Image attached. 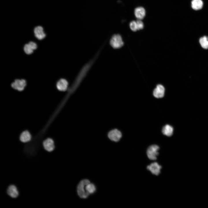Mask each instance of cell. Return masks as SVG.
Instances as JSON below:
<instances>
[{
	"label": "cell",
	"mask_w": 208,
	"mask_h": 208,
	"mask_svg": "<svg viewBox=\"0 0 208 208\" xmlns=\"http://www.w3.org/2000/svg\"><path fill=\"white\" fill-rule=\"evenodd\" d=\"M90 182L89 180L85 179L81 180L79 183L77 187V192L80 198L86 199L89 195L86 191V185Z\"/></svg>",
	"instance_id": "cell-1"
},
{
	"label": "cell",
	"mask_w": 208,
	"mask_h": 208,
	"mask_svg": "<svg viewBox=\"0 0 208 208\" xmlns=\"http://www.w3.org/2000/svg\"><path fill=\"white\" fill-rule=\"evenodd\" d=\"M111 46L114 49H119L124 45V42L121 36L119 34L113 35L110 41Z\"/></svg>",
	"instance_id": "cell-2"
},
{
	"label": "cell",
	"mask_w": 208,
	"mask_h": 208,
	"mask_svg": "<svg viewBox=\"0 0 208 208\" xmlns=\"http://www.w3.org/2000/svg\"><path fill=\"white\" fill-rule=\"evenodd\" d=\"M159 146L156 145L149 146L147 150V155L148 158L151 160H155L157 158L159 154Z\"/></svg>",
	"instance_id": "cell-3"
},
{
	"label": "cell",
	"mask_w": 208,
	"mask_h": 208,
	"mask_svg": "<svg viewBox=\"0 0 208 208\" xmlns=\"http://www.w3.org/2000/svg\"><path fill=\"white\" fill-rule=\"evenodd\" d=\"M27 84L26 81L23 79H15L11 85L12 88L21 91L24 89Z\"/></svg>",
	"instance_id": "cell-4"
},
{
	"label": "cell",
	"mask_w": 208,
	"mask_h": 208,
	"mask_svg": "<svg viewBox=\"0 0 208 208\" xmlns=\"http://www.w3.org/2000/svg\"><path fill=\"white\" fill-rule=\"evenodd\" d=\"M161 166L157 162H154L148 165L147 169L153 174L157 175L160 172Z\"/></svg>",
	"instance_id": "cell-5"
},
{
	"label": "cell",
	"mask_w": 208,
	"mask_h": 208,
	"mask_svg": "<svg viewBox=\"0 0 208 208\" xmlns=\"http://www.w3.org/2000/svg\"><path fill=\"white\" fill-rule=\"evenodd\" d=\"M109 138L112 141L115 142L118 141L122 137L121 132L117 129L111 131L108 133Z\"/></svg>",
	"instance_id": "cell-6"
},
{
	"label": "cell",
	"mask_w": 208,
	"mask_h": 208,
	"mask_svg": "<svg viewBox=\"0 0 208 208\" xmlns=\"http://www.w3.org/2000/svg\"><path fill=\"white\" fill-rule=\"evenodd\" d=\"M35 37L39 40L44 39L46 36L43 27L41 26L36 27L34 30Z\"/></svg>",
	"instance_id": "cell-7"
},
{
	"label": "cell",
	"mask_w": 208,
	"mask_h": 208,
	"mask_svg": "<svg viewBox=\"0 0 208 208\" xmlns=\"http://www.w3.org/2000/svg\"><path fill=\"white\" fill-rule=\"evenodd\" d=\"M165 91L164 87L161 84H158L153 91V95L156 98H161L164 96Z\"/></svg>",
	"instance_id": "cell-8"
},
{
	"label": "cell",
	"mask_w": 208,
	"mask_h": 208,
	"mask_svg": "<svg viewBox=\"0 0 208 208\" xmlns=\"http://www.w3.org/2000/svg\"><path fill=\"white\" fill-rule=\"evenodd\" d=\"M36 44L33 41H30L24 46L23 50L25 52L27 55L32 54L34 50L37 48Z\"/></svg>",
	"instance_id": "cell-9"
},
{
	"label": "cell",
	"mask_w": 208,
	"mask_h": 208,
	"mask_svg": "<svg viewBox=\"0 0 208 208\" xmlns=\"http://www.w3.org/2000/svg\"><path fill=\"white\" fill-rule=\"evenodd\" d=\"M45 149L48 152H51L55 148V145L53 140L51 138H48L44 140L43 143Z\"/></svg>",
	"instance_id": "cell-10"
},
{
	"label": "cell",
	"mask_w": 208,
	"mask_h": 208,
	"mask_svg": "<svg viewBox=\"0 0 208 208\" xmlns=\"http://www.w3.org/2000/svg\"><path fill=\"white\" fill-rule=\"evenodd\" d=\"M56 87L57 89L61 91H66L68 86V82L65 79H61L57 82Z\"/></svg>",
	"instance_id": "cell-11"
},
{
	"label": "cell",
	"mask_w": 208,
	"mask_h": 208,
	"mask_svg": "<svg viewBox=\"0 0 208 208\" xmlns=\"http://www.w3.org/2000/svg\"><path fill=\"white\" fill-rule=\"evenodd\" d=\"M134 13L136 18L138 19L141 20L145 16L146 11L143 7H138L135 9Z\"/></svg>",
	"instance_id": "cell-12"
},
{
	"label": "cell",
	"mask_w": 208,
	"mask_h": 208,
	"mask_svg": "<svg viewBox=\"0 0 208 208\" xmlns=\"http://www.w3.org/2000/svg\"><path fill=\"white\" fill-rule=\"evenodd\" d=\"M7 192L8 194L12 198H16L19 194L15 186L11 185L8 187Z\"/></svg>",
	"instance_id": "cell-13"
},
{
	"label": "cell",
	"mask_w": 208,
	"mask_h": 208,
	"mask_svg": "<svg viewBox=\"0 0 208 208\" xmlns=\"http://www.w3.org/2000/svg\"><path fill=\"white\" fill-rule=\"evenodd\" d=\"M162 131L164 135L168 137L170 136L173 134V128L171 126L166 125L163 127Z\"/></svg>",
	"instance_id": "cell-14"
},
{
	"label": "cell",
	"mask_w": 208,
	"mask_h": 208,
	"mask_svg": "<svg viewBox=\"0 0 208 208\" xmlns=\"http://www.w3.org/2000/svg\"><path fill=\"white\" fill-rule=\"evenodd\" d=\"M31 139V136L29 132L27 131L23 132L21 134L20 139L23 142H27L30 141Z\"/></svg>",
	"instance_id": "cell-15"
},
{
	"label": "cell",
	"mask_w": 208,
	"mask_h": 208,
	"mask_svg": "<svg viewBox=\"0 0 208 208\" xmlns=\"http://www.w3.org/2000/svg\"><path fill=\"white\" fill-rule=\"evenodd\" d=\"M203 2L202 0H192L191 6L194 10H198L202 8Z\"/></svg>",
	"instance_id": "cell-16"
},
{
	"label": "cell",
	"mask_w": 208,
	"mask_h": 208,
	"mask_svg": "<svg viewBox=\"0 0 208 208\" xmlns=\"http://www.w3.org/2000/svg\"><path fill=\"white\" fill-rule=\"evenodd\" d=\"M86 188L87 193L89 195L94 193L96 190L95 185L90 182L86 185Z\"/></svg>",
	"instance_id": "cell-17"
},
{
	"label": "cell",
	"mask_w": 208,
	"mask_h": 208,
	"mask_svg": "<svg viewBox=\"0 0 208 208\" xmlns=\"http://www.w3.org/2000/svg\"><path fill=\"white\" fill-rule=\"evenodd\" d=\"M199 41L201 46L203 48L208 49V37L207 36H204L201 37Z\"/></svg>",
	"instance_id": "cell-18"
},
{
	"label": "cell",
	"mask_w": 208,
	"mask_h": 208,
	"mask_svg": "<svg viewBox=\"0 0 208 208\" xmlns=\"http://www.w3.org/2000/svg\"><path fill=\"white\" fill-rule=\"evenodd\" d=\"M130 28L132 31H135L138 30L136 21H132L129 23Z\"/></svg>",
	"instance_id": "cell-19"
},
{
	"label": "cell",
	"mask_w": 208,
	"mask_h": 208,
	"mask_svg": "<svg viewBox=\"0 0 208 208\" xmlns=\"http://www.w3.org/2000/svg\"><path fill=\"white\" fill-rule=\"evenodd\" d=\"M136 21L138 30L142 29L144 27V24L143 22L140 19H138Z\"/></svg>",
	"instance_id": "cell-20"
}]
</instances>
